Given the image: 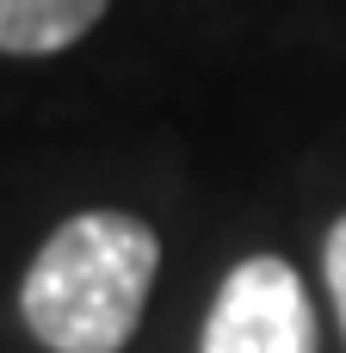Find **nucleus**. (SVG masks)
Instances as JSON below:
<instances>
[{
	"label": "nucleus",
	"mask_w": 346,
	"mask_h": 353,
	"mask_svg": "<svg viewBox=\"0 0 346 353\" xmlns=\"http://www.w3.org/2000/svg\"><path fill=\"white\" fill-rule=\"evenodd\" d=\"M161 242L130 211L68 217L19 285V316L50 353H118L149 304Z\"/></svg>",
	"instance_id": "1"
},
{
	"label": "nucleus",
	"mask_w": 346,
	"mask_h": 353,
	"mask_svg": "<svg viewBox=\"0 0 346 353\" xmlns=\"http://www.w3.org/2000/svg\"><path fill=\"white\" fill-rule=\"evenodd\" d=\"M322 273H328V298L340 310V329H346V217L328 230V248H322Z\"/></svg>",
	"instance_id": "4"
},
{
	"label": "nucleus",
	"mask_w": 346,
	"mask_h": 353,
	"mask_svg": "<svg viewBox=\"0 0 346 353\" xmlns=\"http://www.w3.org/2000/svg\"><path fill=\"white\" fill-rule=\"evenodd\" d=\"M198 353H316V310L291 261L248 254L241 267H229Z\"/></svg>",
	"instance_id": "2"
},
{
	"label": "nucleus",
	"mask_w": 346,
	"mask_h": 353,
	"mask_svg": "<svg viewBox=\"0 0 346 353\" xmlns=\"http://www.w3.org/2000/svg\"><path fill=\"white\" fill-rule=\"evenodd\" d=\"M105 0H0V50L6 56H50L68 50L99 25Z\"/></svg>",
	"instance_id": "3"
}]
</instances>
